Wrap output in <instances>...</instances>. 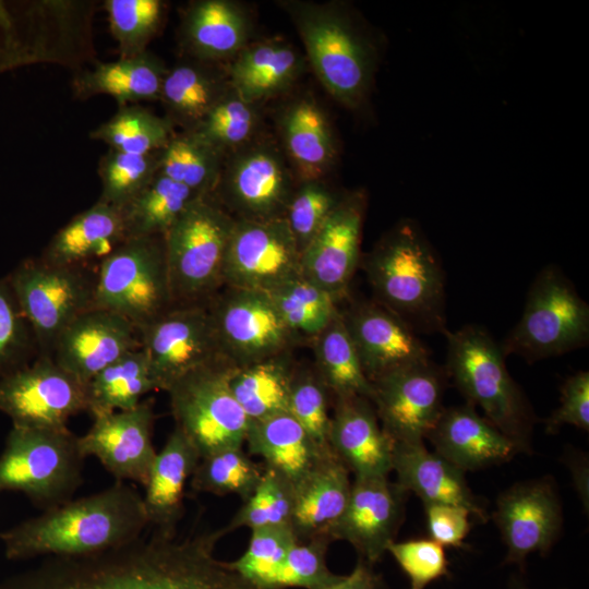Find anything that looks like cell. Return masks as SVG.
Listing matches in <instances>:
<instances>
[{
	"label": "cell",
	"instance_id": "cell-22",
	"mask_svg": "<svg viewBox=\"0 0 589 589\" xmlns=\"http://www.w3.org/2000/svg\"><path fill=\"white\" fill-rule=\"evenodd\" d=\"M141 348L137 327L113 312L92 308L59 335L51 357L85 385L125 353Z\"/></svg>",
	"mask_w": 589,
	"mask_h": 589
},
{
	"label": "cell",
	"instance_id": "cell-19",
	"mask_svg": "<svg viewBox=\"0 0 589 589\" xmlns=\"http://www.w3.org/2000/svg\"><path fill=\"white\" fill-rule=\"evenodd\" d=\"M407 495L388 477L353 478L349 501L329 538L350 543L359 558L373 566L395 541Z\"/></svg>",
	"mask_w": 589,
	"mask_h": 589
},
{
	"label": "cell",
	"instance_id": "cell-24",
	"mask_svg": "<svg viewBox=\"0 0 589 589\" xmlns=\"http://www.w3.org/2000/svg\"><path fill=\"white\" fill-rule=\"evenodd\" d=\"M328 444L354 478L388 477L392 472L395 442L365 397L335 399Z\"/></svg>",
	"mask_w": 589,
	"mask_h": 589
},
{
	"label": "cell",
	"instance_id": "cell-6",
	"mask_svg": "<svg viewBox=\"0 0 589 589\" xmlns=\"http://www.w3.org/2000/svg\"><path fill=\"white\" fill-rule=\"evenodd\" d=\"M236 223L214 194L197 195L164 236L172 306L205 304L224 285Z\"/></svg>",
	"mask_w": 589,
	"mask_h": 589
},
{
	"label": "cell",
	"instance_id": "cell-20",
	"mask_svg": "<svg viewBox=\"0 0 589 589\" xmlns=\"http://www.w3.org/2000/svg\"><path fill=\"white\" fill-rule=\"evenodd\" d=\"M154 408L151 400L136 407L93 417L79 436L81 452L96 457L116 481L145 484L157 452L153 445Z\"/></svg>",
	"mask_w": 589,
	"mask_h": 589
},
{
	"label": "cell",
	"instance_id": "cell-31",
	"mask_svg": "<svg viewBox=\"0 0 589 589\" xmlns=\"http://www.w3.org/2000/svg\"><path fill=\"white\" fill-rule=\"evenodd\" d=\"M168 68L153 52L146 50L134 57L99 62L72 80L76 99L86 100L97 95L112 97L118 107L140 101L159 100Z\"/></svg>",
	"mask_w": 589,
	"mask_h": 589
},
{
	"label": "cell",
	"instance_id": "cell-37",
	"mask_svg": "<svg viewBox=\"0 0 589 589\" xmlns=\"http://www.w3.org/2000/svg\"><path fill=\"white\" fill-rule=\"evenodd\" d=\"M157 390L142 348L132 350L97 373L86 384L87 410L93 417L136 407Z\"/></svg>",
	"mask_w": 589,
	"mask_h": 589
},
{
	"label": "cell",
	"instance_id": "cell-15",
	"mask_svg": "<svg viewBox=\"0 0 589 589\" xmlns=\"http://www.w3.org/2000/svg\"><path fill=\"white\" fill-rule=\"evenodd\" d=\"M209 301L221 356L230 365L285 353L294 340L268 293L227 287Z\"/></svg>",
	"mask_w": 589,
	"mask_h": 589
},
{
	"label": "cell",
	"instance_id": "cell-54",
	"mask_svg": "<svg viewBox=\"0 0 589 589\" xmlns=\"http://www.w3.org/2000/svg\"><path fill=\"white\" fill-rule=\"evenodd\" d=\"M569 424L589 431V372L568 376L561 387V404L545 420V432L555 434Z\"/></svg>",
	"mask_w": 589,
	"mask_h": 589
},
{
	"label": "cell",
	"instance_id": "cell-5",
	"mask_svg": "<svg viewBox=\"0 0 589 589\" xmlns=\"http://www.w3.org/2000/svg\"><path fill=\"white\" fill-rule=\"evenodd\" d=\"M445 372L466 397L480 407L484 418L506 435L518 453L532 452L537 417L524 392L510 376L505 356L484 328L467 325L447 330Z\"/></svg>",
	"mask_w": 589,
	"mask_h": 589
},
{
	"label": "cell",
	"instance_id": "cell-7",
	"mask_svg": "<svg viewBox=\"0 0 589 589\" xmlns=\"http://www.w3.org/2000/svg\"><path fill=\"white\" fill-rule=\"evenodd\" d=\"M84 459L68 428L12 425L0 455V493L20 492L43 510L61 505L83 483Z\"/></svg>",
	"mask_w": 589,
	"mask_h": 589
},
{
	"label": "cell",
	"instance_id": "cell-21",
	"mask_svg": "<svg viewBox=\"0 0 589 589\" xmlns=\"http://www.w3.org/2000/svg\"><path fill=\"white\" fill-rule=\"evenodd\" d=\"M365 205L362 192L341 197L301 253L302 275L338 300L361 260Z\"/></svg>",
	"mask_w": 589,
	"mask_h": 589
},
{
	"label": "cell",
	"instance_id": "cell-4",
	"mask_svg": "<svg viewBox=\"0 0 589 589\" xmlns=\"http://www.w3.org/2000/svg\"><path fill=\"white\" fill-rule=\"evenodd\" d=\"M285 7L320 82L337 101L358 109L369 96L377 64L374 39L340 5L287 2Z\"/></svg>",
	"mask_w": 589,
	"mask_h": 589
},
{
	"label": "cell",
	"instance_id": "cell-40",
	"mask_svg": "<svg viewBox=\"0 0 589 589\" xmlns=\"http://www.w3.org/2000/svg\"><path fill=\"white\" fill-rule=\"evenodd\" d=\"M224 155L192 131L175 134L160 151L159 172L197 195L214 192Z\"/></svg>",
	"mask_w": 589,
	"mask_h": 589
},
{
	"label": "cell",
	"instance_id": "cell-57",
	"mask_svg": "<svg viewBox=\"0 0 589 589\" xmlns=\"http://www.w3.org/2000/svg\"><path fill=\"white\" fill-rule=\"evenodd\" d=\"M381 577L373 566L359 558L348 575H339L336 580L323 589H382Z\"/></svg>",
	"mask_w": 589,
	"mask_h": 589
},
{
	"label": "cell",
	"instance_id": "cell-38",
	"mask_svg": "<svg viewBox=\"0 0 589 589\" xmlns=\"http://www.w3.org/2000/svg\"><path fill=\"white\" fill-rule=\"evenodd\" d=\"M314 340L316 374L335 399L360 396L371 400L372 386L339 313Z\"/></svg>",
	"mask_w": 589,
	"mask_h": 589
},
{
	"label": "cell",
	"instance_id": "cell-28",
	"mask_svg": "<svg viewBox=\"0 0 589 589\" xmlns=\"http://www.w3.org/2000/svg\"><path fill=\"white\" fill-rule=\"evenodd\" d=\"M125 240L120 209L97 201L60 228L39 257L55 265L92 268Z\"/></svg>",
	"mask_w": 589,
	"mask_h": 589
},
{
	"label": "cell",
	"instance_id": "cell-23",
	"mask_svg": "<svg viewBox=\"0 0 589 589\" xmlns=\"http://www.w3.org/2000/svg\"><path fill=\"white\" fill-rule=\"evenodd\" d=\"M342 318L370 382L430 359L418 333L378 302L354 305Z\"/></svg>",
	"mask_w": 589,
	"mask_h": 589
},
{
	"label": "cell",
	"instance_id": "cell-8",
	"mask_svg": "<svg viewBox=\"0 0 589 589\" xmlns=\"http://www.w3.org/2000/svg\"><path fill=\"white\" fill-rule=\"evenodd\" d=\"M589 340V305L556 266L539 272L527 294L522 315L501 349L534 362L561 356Z\"/></svg>",
	"mask_w": 589,
	"mask_h": 589
},
{
	"label": "cell",
	"instance_id": "cell-41",
	"mask_svg": "<svg viewBox=\"0 0 589 589\" xmlns=\"http://www.w3.org/2000/svg\"><path fill=\"white\" fill-rule=\"evenodd\" d=\"M175 134L173 124L166 117L135 104L119 107L110 119L89 133V137L111 149L146 155L161 151Z\"/></svg>",
	"mask_w": 589,
	"mask_h": 589
},
{
	"label": "cell",
	"instance_id": "cell-3",
	"mask_svg": "<svg viewBox=\"0 0 589 589\" xmlns=\"http://www.w3.org/2000/svg\"><path fill=\"white\" fill-rule=\"evenodd\" d=\"M364 268L378 303L416 333L447 332L444 271L417 221L404 219L387 231Z\"/></svg>",
	"mask_w": 589,
	"mask_h": 589
},
{
	"label": "cell",
	"instance_id": "cell-48",
	"mask_svg": "<svg viewBox=\"0 0 589 589\" xmlns=\"http://www.w3.org/2000/svg\"><path fill=\"white\" fill-rule=\"evenodd\" d=\"M256 127L254 104L243 100L230 88L191 131L225 155L227 151L244 145L254 134Z\"/></svg>",
	"mask_w": 589,
	"mask_h": 589
},
{
	"label": "cell",
	"instance_id": "cell-50",
	"mask_svg": "<svg viewBox=\"0 0 589 589\" xmlns=\"http://www.w3.org/2000/svg\"><path fill=\"white\" fill-rule=\"evenodd\" d=\"M299 541L290 525L253 529L247 550L231 566L255 587L266 589L272 574Z\"/></svg>",
	"mask_w": 589,
	"mask_h": 589
},
{
	"label": "cell",
	"instance_id": "cell-33",
	"mask_svg": "<svg viewBox=\"0 0 589 589\" xmlns=\"http://www.w3.org/2000/svg\"><path fill=\"white\" fill-rule=\"evenodd\" d=\"M228 83L215 63L188 58L168 68L159 98L166 118L193 130L230 91Z\"/></svg>",
	"mask_w": 589,
	"mask_h": 589
},
{
	"label": "cell",
	"instance_id": "cell-18",
	"mask_svg": "<svg viewBox=\"0 0 589 589\" xmlns=\"http://www.w3.org/2000/svg\"><path fill=\"white\" fill-rule=\"evenodd\" d=\"M240 219L284 217L293 194L291 177L279 152L256 145L239 153L228 164L212 193Z\"/></svg>",
	"mask_w": 589,
	"mask_h": 589
},
{
	"label": "cell",
	"instance_id": "cell-43",
	"mask_svg": "<svg viewBox=\"0 0 589 589\" xmlns=\"http://www.w3.org/2000/svg\"><path fill=\"white\" fill-rule=\"evenodd\" d=\"M264 465L255 462L243 446L229 447L202 457L191 477L196 492L236 495L247 501L260 483Z\"/></svg>",
	"mask_w": 589,
	"mask_h": 589
},
{
	"label": "cell",
	"instance_id": "cell-25",
	"mask_svg": "<svg viewBox=\"0 0 589 589\" xmlns=\"http://www.w3.org/2000/svg\"><path fill=\"white\" fill-rule=\"evenodd\" d=\"M434 452L466 471H474L510 460L515 444L469 402L443 408L425 436Z\"/></svg>",
	"mask_w": 589,
	"mask_h": 589
},
{
	"label": "cell",
	"instance_id": "cell-55",
	"mask_svg": "<svg viewBox=\"0 0 589 589\" xmlns=\"http://www.w3.org/2000/svg\"><path fill=\"white\" fill-rule=\"evenodd\" d=\"M430 539L442 546L461 548L470 531L471 513L450 504H424Z\"/></svg>",
	"mask_w": 589,
	"mask_h": 589
},
{
	"label": "cell",
	"instance_id": "cell-29",
	"mask_svg": "<svg viewBox=\"0 0 589 589\" xmlns=\"http://www.w3.org/2000/svg\"><path fill=\"white\" fill-rule=\"evenodd\" d=\"M350 471L332 452L294 484L290 526L300 541L326 536L350 497Z\"/></svg>",
	"mask_w": 589,
	"mask_h": 589
},
{
	"label": "cell",
	"instance_id": "cell-26",
	"mask_svg": "<svg viewBox=\"0 0 589 589\" xmlns=\"http://www.w3.org/2000/svg\"><path fill=\"white\" fill-rule=\"evenodd\" d=\"M392 471L396 482L408 493L418 495L423 504H450L467 508L481 521L488 514L481 500L468 485L465 472L423 442L395 443Z\"/></svg>",
	"mask_w": 589,
	"mask_h": 589
},
{
	"label": "cell",
	"instance_id": "cell-14",
	"mask_svg": "<svg viewBox=\"0 0 589 589\" xmlns=\"http://www.w3.org/2000/svg\"><path fill=\"white\" fill-rule=\"evenodd\" d=\"M86 410V385L50 356H37L0 378V412L12 425L63 429L71 417Z\"/></svg>",
	"mask_w": 589,
	"mask_h": 589
},
{
	"label": "cell",
	"instance_id": "cell-2",
	"mask_svg": "<svg viewBox=\"0 0 589 589\" xmlns=\"http://www.w3.org/2000/svg\"><path fill=\"white\" fill-rule=\"evenodd\" d=\"M148 526L143 497L122 481L44 510L0 532L11 561L84 556L129 544Z\"/></svg>",
	"mask_w": 589,
	"mask_h": 589
},
{
	"label": "cell",
	"instance_id": "cell-9",
	"mask_svg": "<svg viewBox=\"0 0 589 589\" xmlns=\"http://www.w3.org/2000/svg\"><path fill=\"white\" fill-rule=\"evenodd\" d=\"M94 308L137 328L172 308L164 237L127 239L98 264Z\"/></svg>",
	"mask_w": 589,
	"mask_h": 589
},
{
	"label": "cell",
	"instance_id": "cell-42",
	"mask_svg": "<svg viewBox=\"0 0 589 589\" xmlns=\"http://www.w3.org/2000/svg\"><path fill=\"white\" fill-rule=\"evenodd\" d=\"M269 297L293 337L317 336L340 312L336 297L303 275L276 289Z\"/></svg>",
	"mask_w": 589,
	"mask_h": 589
},
{
	"label": "cell",
	"instance_id": "cell-52",
	"mask_svg": "<svg viewBox=\"0 0 589 589\" xmlns=\"http://www.w3.org/2000/svg\"><path fill=\"white\" fill-rule=\"evenodd\" d=\"M340 199L318 181L303 182L293 192L284 217L301 253Z\"/></svg>",
	"mask_w": 589,
	"mask_h": 589
},
{
	"label": "cell",
	"instance_id": "cell-58",
	"mask_svg": "<svg viewBox=\"0 0 589 589\" xmlns=\"http://www.w3.org/2000/svg\"><path fill=\"white\" fill-rule=\"evenodd\" d=\"M508 589H533L527 586V584L519 577L513 576L509 584Z\"/></svg>",
	"mask_w": 589,
	"mask_h": 589
},
{
	"label": "cell",
	"instance_id": "cell-32",
	"mask_svg": "<svg viewBox=\"0 0 589 589\" xmlns=\"http://www.w3.org/2000/svg\"><path fill=\"white\" fill-rule=\"evenodd\" d=\"M244 444L250 455L293 484L333 452L316 443L289 412L251 421Z\"/></svg>",
	"mask_w": 589,
	"mask_h": 589
},
{
	"label": "cell",
	"instance_id": "cell-49",
	"mask_svg": "<svg viewBox=\"0 0 589 589\" xmlns=\"http://www.w3.org/2000/svg\"><path fill=\"white\" fill-rule=\"evenodd\" d=\"M35 337L7 276L0 277V378L33 362Z\"/></svg>",
	"mask_w": 589,
	"mask_h": 589
},
{
	"label": "cell",
	"instance_id": "cell-34",
	"mask_svg": "<svg viewBox=\"0 0 589 589\" xmlns=\"http://www.w3.org/2000/svg\"><path fill=\"white\" fill-rule=\"evenodd\" d=\"M302 65L298 51L285 41L247 45L230 65L228 82L240 98L255 104L286 89Z\"/></svg>",
	"mask_w": 589,
	"mask_h": 589
},
{
	"label": "cell",
	"instance_id": "cell-56",
	"mask_svg": "<svg viewBox=\"0 0 589 589\" xmlns=\"http://www.w3.org/2000/svg\"><path fill=\"white\" fill-rule=\"evenodd\" d=\"M563 462L568 468L574 488L586 514L589 508V459L588 455L579 449H568L563 454Z\"/></svg>",
	"mask_w": 589,
	"mask_h": 589
},
{
	"label": "cell",
	"instance_id": "cell-11",
	"mask_svg": "<svg viewBox=\"0 0 589 589\" xmlns=\"http://www.w3.org/2000/svg\"><path fill=\"white\" fill-rule=\"evenodd\" d=\"M230 364L223 361L195 369L167 390L176 426L201 458L243 446L250 419L231 393Z\"/></svg>",
	"mask_w": 589,
	"mask_h": 589
},
{
	"label": "cell",
	"instance_id": "cell-12",
	"mask_svg": "<svg viewBox=\"0 0 589 589\" xmlns=\"http://www.w3.org/2000/svg\"><path fill=\"white\" fill-rule=\"evenodd\" d=\"M137 329L157 390L167 392L187 373L225 361L207 304L172 306Z\"/></svg>",
	"mask_w": 589,
	"mask_h": 589
},
{
	"label": "cell",
	"instance_id": "cell-16",
	"mask_svg": "<svg viewBox=\"0 0 589 589\" xmlns=\"http://www.w3.org/2000/svg\"><path fill=\"white\" fill-rule=\"evenodd\" d=\"M446 377L445 370L428 359L370 382L371 402L395 443L423 442L444 408Z\"/></svg>",
	"mask_w": 589,
	"mask_h": 589
},
{
	"label": "cell",
	"instance_id": "cell-53",
	"mask_svg": "<svg viewBox=\"0 0 589 589\" xmlns=\"http://www.w3.org/2000/svg\"><path fill=\"white\" fill-rule=\"evenodd\" d=\"M410 581V589H425L448 575L444 546L432 539L394 541L387 549Z\"/></svg>",
	"mask_w": 589,
	"mask_h": 589
},
{
	"label": "cell",
	"instance_id": "cell-35",
	"mask_svg": "<svg viewBox=\"0 0 589 589\" xmlns=\"http://www.w3.org/2000/svg\"><path fill=\"white\" fill-rule=\"evenodd\" d=\"M286 151L303 182L318 181L336 156L335 137L321 108L308 98L291 104L281 119Z\"/></svg>",
	"mask_w": 589,
	"mask_h": 589
},
{
	"label": "cell",
	"instance_id": "cell-47",
	"mask_svg": "<svg viewBox=\"0 0 589 589\" xmlns=\"http://www.w3.org/2000/svg\"><path fill=\"white\" fill-rule=\"evenodd\" d=\"M332 539L326 536L297 542L269 577L266 589H323L339 575L327 566Z\"/></svg>",
	"mask_w": 589,
	"mask_h": 589
},
{
	"label": "cell",
	"instance_id": "cell-10",
	"mask_svg": "<svg viewBox=\"0 0 589 589\" xmlns=\"http://www.w3.org/2000/svg\"><path fill=\"white\" fill-rule=\"evenodd\" d=\"M7 278L36 340L38 356H50L59 335L94 308L96 272L27 259Z\"/></svg>",
	"mask_w": 589,
	"mask_h": 589
},
{
	"label": "cell",
	"instance_id": "cell-27",
	"mask_svg": "<svg viewBox=\"0 0 589 589\" xmlns=\"http://www.w3.org/2000/svg\"><path fill=\"white\" fill-rule=\"evenodd\" d=\"M201 456L177 428L155 456L142 496L148 525L165 536H176L184 513V490Z\"/></svg>",
	"mask_w": 589,
	"mask_h": 589
},
{
	"label": "cell",
	"instance_id": "cell-44",
	"mask_svg": "<svg viewBox=\"0 0 589 589\" xmlns=\"http://www.w3.org/2000/svg\"><path fill=\"white\" fill-rule=\"evenodd\" d=\"M160 151L130 154L109 148L98 164L101 193L98 202L121 209L159 171Z\"/></svg>",
	"mask_w": 589,
	"mask_h": 589
},
{
	"label": "cell",
	"instance_id": "cell-39",
	"mask_svg": "<svg viewBox=\"0 0 589 589\" xmlns=\"http://www.w3.org/2000/svg\"><path fill=\"white\" fill-rule=\"evenodd\" d=\"M197 196L159 171L120 212L127 239L164 237Z\"/></svg>",
	"mask_w": 589,
	"mask_h": 589
},
{
	"label": "cell",
	"instance_id": "cell-51",
	"mask_svg": "<svg viewBox=\"0 0 589 589\" xmlns=\"http://www.w3.org/2000/svg\"><path fill=\"white\" fill-rule=\"evenodd\" d=\"M328 390L316 373L297 371L290 389L288 412L321 446L330 448Z\"/></svg>",
	"mask_w": 589,
	"mask_h": 589
},
{
	"label": "cell",
	"instance_id": "cell-30",
	"mask_svg": "<svg viewBox=\"0 0 589 589\" xmlns=\"http://www.w3.org/2000/svg\"><path fill=\"white\" fill-rule=\"evenodd\" d=\"M179 34L188 58L217 63L237 56L247 46L249 21L235 2L200 0L184 11Z\"/></svg>",
	"mask_w": 589,
	"mask_h": 589
},
{
	"label": "cell",
	"instance_id": "cell-46",
	"mask_svg": "<svg viewBox=\"0 0 589 589\" xmlns=\"http://www.w3.org/2000/svg\"><path fill=\"white\" fill-rule=\"evenodd\" d=\"M294 501V484L277 471L264 466L262 479L251 496L242 502L227 531L241 527L251 530L290 525Z\"/></svg>",
	"mask_w": 589,
	"mask_h": 589
},
{
	"label": "cell",
	"instance_id": "cell-36",
	"mask_svg": "<svg viewBox=\"0 0 589 589\" xmlns=\"http://www.w3.org/2000/svg\"><path fill=\"white\" fill-rule=\"evenodd\" d=\"M285 354L241 366L230 365L231 393L250 421L288 412L296 370Z\"/></svg>",
	"mask_w": 589,
	"mask_h": 589
},
{
	"label": "cell",
	"instance_id": "cell-13",
	"mask_svg": "<svg viewBox=\"0 0 589 589\" xmlns=\"http://www.w3.org/2000/svg\"><path fill=\"white\" fill-rule=\"evenodd\" d=\"M301 275V252L285 217L236 219L224 286L269 294Z\"/></svg>",
	"mask_w": 589,
	"mask_h": 589
},
{
	"label": "cell",
	"instance_id": "cell-45",
	"mask_svg": "<svg viewBox=\"0 0 589 589\" xmlns=\"http://www.w3.org/2000/svg\"><path fill=\"white\" fill-rule=\"evenodd\" d=\"M104 7L120 58L145 52L165 16L160 0H106Z\"/></svg>",
	"mask_w": 589,
	"mask_h": 589
},
{
	"label": "cell",
	"instance_id": "cell-1",
	"mask_svg": "<svg viewBox=\"0 0 589 589\" xmlns=\"http://www.w3.org/2000/svg\"><path fill=\"white\" fill-rule=\"evenodd\" d=\"M227 529L185 539L154 532L97 554L49 556L0 580V589H260L215 548Z\"/></svg>",
	"mask_w": 589,
	"mask_h": 589
},
{
	"label": "cell",
	"instance_id": "cell-17",
	"mask_svg": "<svg viewBox=\"0 0 589 589\" xmlns=\"http://www.w3.org/2000/svg\"><path fill=\"white\" fill-rule=\"evenodd\" d=\"M492 519L506 548L504 562L525 566L532 553L545 555L563 528L561 497L552 478L517 482L496 498Z\"/></svg>",
	"mask_w": 589,
	"mask_h": 589
}]
</instances>
